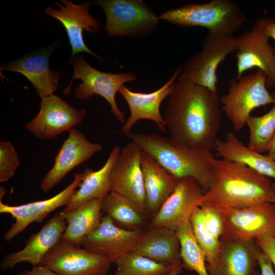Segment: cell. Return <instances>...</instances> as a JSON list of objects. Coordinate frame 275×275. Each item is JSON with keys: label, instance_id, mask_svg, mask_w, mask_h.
Masks as SVG:
<instances>
[{"label": "cell", "instance_id": "42", "mask_svg": "<svg viewBox=\"0 0 275 275\" xmlns=\"http://www.w3.org/2000/svg\"><path fill=\"white\" fill-rule=\"evenodd\" d=\"M272 95V96L273 97V98L274 99V101H275V87H274V90L272 93V94H271Z\"/></svg>", "mask_w": 275, "mask_h": 275}, {"label": "cell", "instance_id": "29", "mask_svg": "<svg viewBox=\"0 0 275 275\" xmlns=\"http://www.w3.org/2000/svg\"><path fill=\"white\" fill-rule=\"evenodd\" d=\"M175 232L180 242L182 267L195 271L198 275H209L205 255L195 237L190 220Z\"/></svg>", "mask_w": 275, "mask_h": 275}, {"label": "cell", "instance_id": "26", "mask_svg": "<svg viewBox=\"0 0 275 275\" xmlns=\"http://www.w3.org/2000/svg\"><path fill=\"white\" fill-rule=\"evenodd\" d=\"M215 150L221 158L243 164L275 179V160L245 145L233 132L224 140H218Z\"/></svg>", "mask_w": 275, "mask_h": 275}, {"label": "cell", "instance_id": "23", "mask_svg": "<svg viewBox=\"0 0 275 275\" xmlns=\"http://www.w3.org/2000/svg\"><path fill=\"white\" fill-rule=\"evenodd\" d=\"M132 252L168 266L182 263L176 232L167 228H149L142 232Z\"/></svg>", "mask_w": 275, "mask_h": 275}, {"label": "cell", "instance_id": "7", "mask_svg": "<svg viewBox=\"0 0 275 275\" xmlns=\"http://www.w3.org/2000/svg\"><path fill=\"white\" fill-rule=\"evenodd\" d=\"M236 50V38L233 35L208 32L201 49L186 61L178 78L217 92V69L229 54Z\"/></svg>", "mask_w": 275, "mask_h": 275}, {"label": "cell", "instance_id": "24", "mask_svg": "<svg viewBox=\"0 0 275 275\" xmlns=\"http://www.w3.org/2000/svg\"><path fill=\"white\" fill-rule=\"evenodd\" d=\"M141 163L145 189L146 209L154 215L174 192L180 179L170 173L144 151L141 153Z\"/></svg>", "mask_w": 275, "mask_h": 275}, {"label": "cell", "instance_id": "10", "mask_svg": "<svg viewBox=\"0 0 275 275\" xmlns=\"http://www.w3.org/2000/svg\"><path fill=\"white\" fill-rule=\"evenodd\" d=\"M142 152L133 142L121 149L112 171L111 192L125 198L144 215L146 194L141 163Z\"/></svg>", "mask_w": 275, "mask_h": 275}, {"label": "cell", "instance_id": "28", "mask_svg": "<svg viewBox=\"0 0 275 275\" xmlns=\"http://www.w3.org/2000/svg\"><path fill=\"white\" fill-rule=\"evenodd\" d=\"M102 212L116 225L126 229L140 230L144 223V215L127 200L115 193L110 192L102 201Z\"/></svg>", "mask_w": 275, "mask_h": 275}, {"label": "cell", "instance_id": "16", "mask_svg": "<svg viewBox=\"0 0 275 275\" xmlns=\"http://www.w3.org/2000/svg\"><path fill=\"white\" fill-rule=\"evenodd\" d=\"M142 232L140 230L122 228L108 215H104L98 226L83 238L81 245L115 263L123 255L132 252Z\"/></svg>", "mask_w": 275, "mask_h": 275}, {"label": "cell", "instance_id": "15", "mask_svg": "<svg viewBox=\"0 0 275 275\" xmlns=\"http://www.w3.org/2000/svg\"><path fill=\"white\" fill-rule=\"evenodd\" d=\"M204 193L202 186L195 179H180L174 192L153 216L149 228H164L176 231L189 221Z\"/></svg>", "mask_w": 275, "mask_h": 275}, {"label": "cell", "instance_id": "18", "mask_svg": "<svg viewBox=\"0 0 275 275\" xmlns=\"http://www.w3.org/2000/svg\"><path fill=\"white\" fill-rule=\"evenodd\" d=\"M61 2L63 5L56 3L59 9L48 7L45 9V13L59 20L64 27L72 49L71 58L78 53L87 52L102 61L101 57L87 46L83 36L85 30L94 33L98 31L100 26L99 21L89 13L93 2L87 1L75 5L71 1L61 0Z\"/></svg>", "mask_w": 275, "mask_h": 275}, {"label": "cell", "instance_id": "19", "mask_svg": "<svg viewBox=\"0 0 275 275\" xmlns=\"http://www.w3.org/2000/svg\"><path fill=\"white\" fill-rule=\"evenodd\" d=\"M181 70L178 68L166 84L152 92H133L124 85L120 88L119 93L125 99L130 109V116L122 127L124 134L130 132L137 122L144 119L155 122L161 131H166V123L160 112V105L171 94Z\"/></svg>", "mask_w": 275, "mask_h": 275}, {"label": "cell", "instance_id": "27", "mask_svg": "<svg viewBox=\"0 0 275 275\" xmlns=\"http://www.w3.org/2000/svg\"><path fill=\"white\" fill-rule=\"evenodd\" d=\"M102 200L93 199L75 208L61 212L66 223L61 240L79 247L83 238L99 224L102 217Z\"/></svg>", "mask_w": 275, "mask_h": 275}, {"label": "cell", "instance_id": "1", "mask_svg": "<svg viewBox=\"0 0 275 275\" xmlns=\"http://www.w3.org/2000/svg\"><path fill=\"white\" fill-rule=\"evenodd\" d=\"M217 92L178 78L163 118L176 144L215 150L222 109Z\"/></svg>", "mask_w": 275, "mask_h": 275}, {"label": "cell", "instance_id": "32", "mask_svg": "<svg viewBox=\"0 0 275 275\" xmlns=\"http://www.w3.org/2000/svg\"><path fill=\"white\" fill-rule=\"evenodd\" d=\"M115 263L114 275H164L174 266H166L132 252L123 255Z\"/></svg>", "mask_w": 275, "mask_h": 275}, {"label": "cell", "instance_id": "11", "mask_svg": "<svg viewBox=\"0 0 275 275\" xmlns=\"http://www.w3.org/2000/svg\"><path fill=\"white\" fill-rule=\"evenodd\" d=\"M38 114L25 126L36 138L50 140L69 132L81 123L87 116L85 108H75L53 94L41 98Z\"/></svg>", "mask_w": 275, "mask_h": 275}, {"label": "cell", "instance_id": "33", "mask_svg": "<svg viewBox=\"0 0 275 275\" xmlns=\"http://www.w3.org/2000/svg\"><path fill=\"white\" fill-rule=\"evenodd\" d=\"M18 155L13 144L9 141L0 142V182L8 181L19 166Z\"/></svg>", "mask_w": 275, "mask_h": 275}, {"label": "cell", "instance_id": "22", "mask_svg": "<svg viewBox=\"0 0 275 275\" xmlns=\"http://www.w3.org/2000/svg\"><path fill=\"white\" fill-rule=\"evenodd\" d=\"M221 250L209 275H260L256 269L260 249L255 240L221 239Z\"/></svg>", "mask_w": 275, "mask_h": 275}, {"label": "cell", "instance_id": "39", "mask_svg": "<svg viewBox=\"0 0 275 275\" xmlns=\"http://www.w3.org/2000/svg\"><path fill=\"white\" fill-rule=\"evenodd\" d=\"M267 152V155L275 160V134L269 144Z\"/></svg>", "mask_w": 275, "mask_h": 275}, {"label": "cell", "instance_id": "31", "mask_svg": "<svg viewBox=\"0 0 275 275\" xmlns=\"http://www.w3.org/2000/svg\"><path fill=\"white\" fill-rule=\"evenodd\" d=\"M189 220L196 241L205 255L207 269H209L217 261L221 250V241L214 237L207 229L203 211L201 207L195 209Z\"/></svg>", "mask_w": 275, "mask_h": 275}, {"label": "cell", "instance_id": "37", "mask_svg": "<svg viewBox=\"0 0 275 275\" xmlns=\"http://www.w3.org/2000/svg\"><path fill=\"white\" fill-rule=\"evenodd\" d=\"M265 34L275 41V21L272 18L264 17L258 19ZM275 50V47H274Z\"/></svg>", "mask_w": 275, "mask_h": 275}, {"label": "cell", "instance_id": "21", "mask_svg": "<svg viewBox=\"0 0 275 275\" xmlns=\"http://www.w3.org/2000/svg\"><path fill=\"white\" fill-rule=\"evenodd\" d=\"M54 47L51 45L13 62L2 64L1 71L17 72L25 76L41 98L52 95L58 89L60 76L58 71H51L49 67V58Z\"/></svg>", "mask_w": 275, "mask_h": 275}, {"label": "cell", "instance_id": "38", "mask_svg": "<svg viewBox=\"0 0 275 275\" xmlns=\"http://www.w3.org/2000/svg\"><path fill=\"white\" fill-rule=\"evenodd\" d=\"M20 275H60L44 266L38 265L33 266L31 270L21 272Z\"/></svg>", "mask_w": 275, "mask_h": 275}, {"label": "cell", "instance_id": "2", "mask_svg": "<svg viewBox=\"0 0 275 275\" xmlns=\"http://www.w3.org/2000/svg\"><path fill=\"white\" fill-rule=\"evenodd\" d=\"M269 177L238 162L216 158L208 188L199 202L221 211L273 202Z\"/></svg>", "mask_w": 275, "mask_h": 275}, {"label": "cell", "instance_id": "41", "mask_svg": "<svg viewBox=\"0 0 275 275\" xmlns=\"http://www.w3.org/2000/svg\"><path fill=\"white\" fill-rule=\"evenodd\" d=\"M272 188H273V193H274V201H273V203H275V182H274L273 183H272Z\"/></svg>", "mask_w": 275, "mask_h": 275}, {"label": "cell", "instance_id": "6", "mask_svg": "<svg viewBox=\"0 0 275 275\" xmlns=\"http://www.w3.org/2000/svg\"><path fill=\"white\" fill-rule=\"evenodd\" d=\"M73 67L71 81L64 92L68 93L75 80L82 82L75 89L77 98L88 100L94 95L103 97L111 106V113L121 123L125 122L124 114L119 109L116 101L117 93L127 82L136 79V75L131 72L110 73L99 71L90 66L81 55L77 54L71 59Z\"/></svg>", "mask_w": 275, "mask_h": 275}, {"label": "cell", "instance_id": "3", "mask_svg": "<svg viewBox=\"0 0 275 275\" xmlns=\"http://www.w3.org/2000/svg\"><path fill=\"white\" fill-rule=\"evenodd\" d=\"M142 151L151 155L162 167L178 179L192 177L208 189L216 158L212 151L174 143L155 133H125Z\"/></svg>", "mask_w": 275, "mask_h": 275}, {"label": "cell", "instance_id": "9", "mask_svg": "<svg viewBox=\"0 0 275 275\" xmlns=\"http://www.w3.org/2000/svg\"><path fill=\"white\" fill-rule=\"evenodd\" d=\"M222 212L225 230L221 239L255 240L262 236L275 233L273 202L233 208Z\"/></svg>", "mask_w": 275, "mask_h": 275}, {"label": "cell", "instance_id": "5", "mask_svg": "<svg viewBox=\"0 0 275 275\" xmlns=\"http://www.w3.org/2000/svg\"><path fill=\"white\" fill-rule=\"evenodd\" d=\"M219 100L222 111L235 131L243 128L254 109L275 104L267 90V77L260 70L231 80L227 93Z\"/></svg>", "mask_w": 275, "mask_h": 275}, {"label": "cell", "instance_id": "14", "mask_svg": "<svg viewBox=\"0 0 275 275\" xmlns=\"http://www.w3.org/2000/svg\"><path fill=\"white\" fill-rule=\"evenodd\" d=\"M83 173L74 174V179L68 186L53 197L19 205H9L0 202V212L7 213L15 222L4 235L9 241L23 232L34 222L41 223L46 216L57 209L66 206L82 180Z\"/></svg>", "mask_w": 275, "mask_h": 275}, {"label": "cell", "instance_id": "40", "mask_svg": "<svg viewBox=\"0 0 275 275\" xmlns=\"http://www.w3.org/2000/svg\"><path fill=\"white\" fill-rule=\"evenodd\" d=\"M182 268V263L176 264L164 275H179L181 273Z\"/></svg>", "mask_w": 275, "mask_h": 275}, {"label": "cell", "instance_id": "35", "mask_svg": "<svg viewBox=\"0 0 275 275\" xmlns=\"http://www.w3.org/2000/svg\"><path fill=\"white\" fill-rule=\"evenodd\" d=\"M255 241L270 259L275 268V233L262 236L255 239Z\"/></svg>", "mask_w": 275, "mask_h": 275}, {"label": "cell", "instance_id": "8", "mask_svg": "<svg viewBox=\"0 0 275 275\" xmlns=\"http://www.w3.org/2000/svg\"><path fill=\"white\" fill-rule=\"evenodd\" d=\"M105 12V30L112 37H141L151 33L159 18L142 0H99Z\"/></svg>", "mask_w": 275, "mask_h": 275}, {"label": "cell", "instance_id": "4", "mask_svg": "<svg viewBox=\"0 0 275 275\" xmlns=\"http://www.w3.org/2000/svg\"><path fill=\"white\" fill-rule=\"evenodd\" d=\"M159 18L181 27H202L210 32L232 35L247 20L239 6L231 0L188 4L169 10Z\"/></svg>", "mask_w": 275, "mask_h": 275}, {"label": "cell", "instance_id": "17", "mask_svg": "<svg viewBox=\"0 0 275 275\" xmlns=\"http://www.w3.org/2000/svg\"><path fill=\"white\" fill-rule=\"evenodd\" d=\"M54 158V164L40 182L41 190L47 193L74 168L87 161L102 149V145L88 140L84 133L73 128Z\"/></svg>", "mask_w": 275, "mask_h": 275}, {"label": "cell", "instance_id": "25", "mask_svg": "<svg viewBox=\"0 0 275 275\" xmlns=\"http://www.w3.org/2000/svg\"><path fill=\"white\" fill-rule=\"evenodd\" d=\"M121 149L115 146L111 151L104 165L98 170L86 168L82 180L63 211L71 210L80 205L93 199L103 200L111 192V177L113 168Z\"/></svg>", "mask_w": 275, "mask_h": 275}, {"label": "cell", "instance_id": "34", "mask_svg": "<svg viewBox=\"0 0 275 275\" xmlns=\"http://www.w3.org/2000/svg\"><path fill=\"white\" fill-rule=\"evenodd\" d=\"M203 211L204 222L209 232L220 240L225 230V222L221 211L207 206H201Z\"/></svg>", "mask_w": 275, "mask_h": 275}, {"label": "cell", "instance_id": "12", "mask_svg": "<svg viewBox=\"0 0 275 275\" xmlns=\"http://www.w3.org/2000/svg\"><path fill=\"white\" fill-rule=\"evenodd\" d=\"M237 71L239 77L248 70L257 68L267 77V87H275V50L258 19L252 29L237 37Z\"/></svg>", "mask_w": 275, "mask_h": 275}, {"label": "cell", "instance_id": "36", "mask_svg": "<svg viewBox=\"0 0 275 275\" xmlns=\"http://www.w3.org/2000/svg\"><path fill=\"white\" fill-rule=\"evenodd\" d=\"M258 261L261 269L260 275H275L271 260L261 250L258 255Z\"/></svg>", "mask_w": 275, "mask_h": 275}, {"label": "cell", "instance_id": "20", "mask_svg": "<svg viewBox=\"0 0 275 275\" xmlns=\"http://www.w3.org/2000/svg\"><path fill=\"white\" fill-rule=\"evenodd\" d=\"M66 228V223L61 212L56 213L38 232L31 235L22 249L3 258L1 269H12L22 262L39 265L45 255L61 240Z\"/></svg>", "mask_w": 275, "mask_h": 275}, {"label": "cell", "instance_id": "13", "mask_svg": "<svg viewBox=\"0 0 275 275\" xmlns=\"http://www.w3.org/2000/svg\"><path fill=\"white\" fill-rule=\"evenodd\" d=\"M111 263L97 254L61 240L39 265L60 275H107Z\"/></svg>", "mask_w": 275, "mask_h": 275}, {"label": "cell", "instance_id": "30", "mask_svg": "<svg viewBox=\"0 0 275 275\" xmlns=\"http://www.w3.org/2000/svg\"><path fill=\"white\" fill-rule=\"evenodd\" d=\"M246 125L250 133L248 146L261 153L267 151L275 134V104L263 115H251L246 122Z\"/></svg>", "mask_w": 275, "mask_h": 275}]
</instances>
